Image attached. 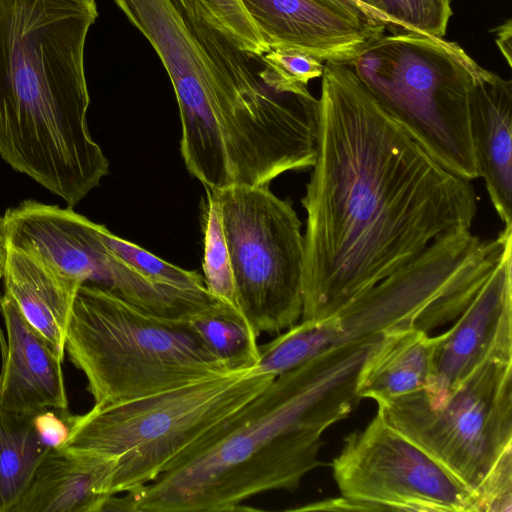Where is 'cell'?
I'll use <instances>...</instances> for the list:
<instances>
[{
    "label": "cell",
    "instance_id": "cell-16",
    "mask_svg": "<svg viewBox=\"0 0 512 512\" xmlns=\"http://www.w3.org/2000/svg\"><path fill=\"white\" fill-rule=\"evenodd\" d=\"M4 292L64 358L74 300L82 283L38 253L7 243Z\"/></svg>",
    "mask_w": 512,
    "mask_h": 512
},
{
    "label": "cell",
    "instance_id": "cell-26",
    "mask_svg": "<svg viewBox=\"0 0 512 512\" xmlns=\"http://www.w3.org/2000/svg\"><path fill=\"white\" fill-rule=\"evenodd\" d=\"M479 512L512 511V452L489 473L477 495Z\"/></svg>",
    "mask_w": 512,
    "mask_h": 512
},
{
    "label": "cell",
    "instance_id": "cell-13",
    "mask_svg": "<svg viewBox=\"0 0 512 512\" xmlns=\"http://www.w3.org/2000/svg\"><path fill=\"white\" fill-rule=\"evenodd\" d=\"M1 314L6 335L0 329V405L15 412H68L63 358L4 291Z\"/></svg>",
    "mask_w": 512,
    "mask_h": 512
},
{
    "label": "cell",
    "instance_id": "cell-15",
    "mask_svg": "<svg viewBox=\"0 0 512 512\" xmlns=\"http://www.w3.org/2000/svg\"><path fill=\"white\" fill-rule=\"evenodd\" d=\"M479 177L504 227H512V81L482 68L470 99Z\"/></svg>",
    "mask_w": 512,
    "mask_h": 512
},
{
    "label": "cell",
    "instance_id": "cell-27",
    "mask_svg": "<svg viewBox=\"0 0 512 512\" xmlns=\"http://www.w3.org/2000/svg\"><path fill=\"white\" fill-rule=\"evenodd\" d=\"M496 44L505 57L509 67L512 65V20L507 19L501 26L495 29Z\"/></svg>",
    "mask_w": 512,
    "mask_h": 512
},
{
    "label": "cell",
    "instance_id": "cell-11",
    "mask_svg": "<svg viewBox=\"0 0 512 512\" xmlns=\"http://www.w3.org/2000/svg\"><path fill=\"white\" fill-rule=\"evenodd\" d=\"M512 348V238L454 325L438 335L425 392L442 405L494 351Z\"/></svg>",
    "mask_w": 512,
    "mask_h": 512
},
{
    "label": "cell",
    "instance_id": "cell-21",
    "mask_svg": "<svg viewBox=\"0 0 512 512\" xmlns=\"http://www.w3.org/2000/svg\"><path fill=\"white\" fill-rule=\"evenodd\" d=\"M201 214L203 232L202 268L206 289L216 300L239 310L229 250L222 226L220 206L210 189H206Z\"/></svg>",
    "mask_w": 512,
    "mask_h": 512
},
{
    "label": "cell",
    "instance_id": "cell-24",
    "mask_svg": "<svg viewBox=\"0 0 512 512\" xmlns=\"http://www.w3.org/2000/svg\"><path fill=\"white\" fill-rule=\"evenodd\" d=\"M260 61L264 68L257 71L259 78L279 92L304 89L310 80L321 77L324 70L321 60L291 47L270 48Z\"/></svg>",
    "mask_w": 512,
    "mask_h": 512
},
{
    "label": "cell",
    "instance_id": "cell-6",
    "mask_svg": "<svg viewBox=\"0 0 512 512\" xmlns=\"http://www.w3.org/2000/svg\"><path fill=\"white\" fill-rule=\"evenodd\" d=\"M347 64L439 164L468 181L479 178L470 99L482 67L459 44L417 33L383 35Z\"/></svg>",
    "mask_w": 512,
    "mask_h": 512
},
{
    "label": "cell",
    "instance_id": "cell-2",
    "mask_svg": "<svg viewBox=\"0 0 512 512\" xmlns=\"http://www.w3.org/2000/svg\"><path fill=\"white\" fill-rule=\"evenodd\" d=\"M382 334L326 350L271 383L183 450L153 482L113 496L111 511L224 512L294 491L322 465L323 433L359 404L356 385Z\"/></svg>",
    "mask_w": 512,
    "mask_h": 512
},
{
    "label": "cell",
    "instance_id": "cell-4",
    "mask_svg": "<svg viewBox=\"0 0 512 512\" xmlns=\"http://www.w3.org/2000/svg\"><path fill=\"white\" fill-rule=\"evenodd\" d=\"M95 0H0V156L75 207L108 174L87 123Z\"/></svg>",
    "mask_w": 512,
    "mask_h": 512
},
{
    "label": "cell",
    "instance_id": "cell-19",
    "mask_svg": "<svg viewBox=\"0 0 512 512\" xmlns=\"http://www.w3.org/2000/svg\"><path fill=\"white\" fill-rule=\"evenodd\" d=\"M188 322L231 372L251 371L257 366L258 336L239 310L217 300Z\"/></svg>",
    "mask_w": 512,
    "mask_h": 512
},
{
    "label": "cell",
    "instance_id": "cell-14",
    "mask_svg": "<svg viewBox=\"0 0 512 512\" xmlns=\"http://www.w3.org/2000/svg\"><path fill=\"white\" fill-rule=\"evenodd\" d=\"M114 467L103 454L54 445L11 512H103Z\"/></svg>",
    "mask_w": 512,
    "mask_h": 512
},
{
    "label": "cell",
    "instance_id": "cell-1",
    "mask_svg": "<svg viewBox=\"0 0 512 512\" xmlns=\"http://www.w3.org/2000/svg\"><path fill=\"white\" fill-rule=\"evenodd\" d=\"M306 211L301 320L336 315L436 238L471 229V181L439 164L347 63L324 65ZM300 320V321H301Z\"/></svg>",
    "mask_w": 512,
    "mask_h": 512
},
{
    "label": "cell",
    "instance_id": "cell-22",
    "mask_svg": "<svg viewBox=\"0 0 512 512\" xmlns=\"http://www.w3.org/2000/svg\"><path fill=\"white\" fill-rule=\"evenodd\" d=\"M386 29L443 38L452 16L450 0H371Z\"/></svg>",
    "mask_w": 512,
    "mask_h": 512
},
{
    "label": "cell",
    "instance_id": "cell-20",
    "mask_svg": "<svg viewBox=\"0 0 512 512\" xmlns=\"http://www.w3.org/2000/svg\"><path fill=\"white\" fill-rule=\"evenodd\" d=\"M345 341L348 339L337 315L301 320L259 346V362L253 371L277 376Z\"/></svg>",
    "mask_w": 512,
    "mask_h": 512
},
{
    "label": "cell",
    "instance_id": "cell-28",
    "mask_svg": "<svg viewBox=\"0 0 512 512\" xmlns=\"http://www.w3.org/2000/svg\"><path fill=\"white\" fill-rule=\"evenodd\" d=\"M6 253H7V238H6V233H5L3 216L0 215V281L3 278V270H4ZM2 296H3V292H1V288H0V313H1Z\"/></svg>",
    "mask_w": 512,
    "mask_h": 512
},
{
    "label": "cell",
    "instance_id": "cell-12",
    "mask_svg": "<svg viewBox=\"0 0 512 512\" xmlns=\"http://www.w3.org/2000/svg\"><path fill=\"white\" fill-rule=\"evenodd\" d=\"M269 48L291 47L349 63L385 26L344 0H240Z\"/></svg>",
    "mask_w": 512,
    "mask_h": 512
},
{
    "label": "cell",
    "instance_id": "cell-17",
    "mask_svg": "<svg viewBox=\"0 0 512 512\" xmlns=\"http://www.w3.org/2000/svg\"><path fill=\"white\" fill-rule=\"evenodd\" d=\"M437 336L408 328L390 332L365 361L357 380V395L376 402L425 389Z\"/></svg>",
    "mask_w": 512,
    "mask_h": 512
},
{
    "label": "cell",
    "instance_id": "cell-9",
    "mask_svg": "<svg viewBox=\"0 0 512 512\" xmlns=\"http://www.w3.org/2000/svg\"><path fill=\"white\" fill-rule=\"evenodd\" d=\"M221 211L239 310L255 334H279L303 312L304 235L288 199L268 186L210 189Z\"/></svg>",
    "mask_w": 512,
    "mask_h": 512
},
{
    "label": "cell",
    "instance_id": "cell-8",
    "mask_svg": "<svg viewBox=\"0 0 512 512\" xmlns=\"http://www.w3.org/2000/svg\"><path fill=\"white\" fill-rule=\"evenodd\" d=\"M377 404L389 425L476 497L496 464L512 452V348L494 351L438 407L431 406L425 389Z\"/></svg>",
    "mask_w": 512,
    "mask_h": 512
},
{
    "label": "cell",
    "instance_id": "cell-5",
    "mask_svg": "<svg viewBox=\"0 0 512 512\" xmlns=\"http://www.w3.org/2000/svg\"><path fill=\"white\" fill-rule=\"evenodd\" d=\"M65 351L96 405H111L231 372L188 319L147 313L99 286L76 294Z\"/></svg>",
    "mask_w": 512,
    "mask_h": 512
},
{
    "label": "cell",
    "instance_id": "cell-7",
    "mask_svg": "<svg viewBox=\"0 0 512 512\" xmlns=\"http://www.w3.org/2000/svg\"><path fill=\"white\" fill-rule=\"evenodd\" d=\"M275 377L233 372L133 401L95 404L85 414L67 415L59 445L113 458L109 494L133 491L156 480L183 450Z\"/></svg>",
    "mask_w": 512,
    "mask_h": 512
},
{
    "label": "cell",
    "instance_id": "cell-3",
    "mask_svg": "<svg viewBox=\"0 0 512 512\" xmlns=\"http://www.w3.org/2000/svg\"><path fill=\"white\" fill-rule=\"evenodd\" d=\"M160 58L175 92L180 152L201 183L247 182L299 142L303 92L269 88L200 0H114Z\"/></svg>",
    "mask_w": 512,
    "mask_h": 512
},
{
    "label": "cell",
    "instance_id": "cell-18",
    "mask_svg": "<svg viewBox=\"0 0 512 512\" xmlns=\"http://www.w3.org/2000/svg\"><path fill=\"white\" fill-rule=\"evenodd\" d=\"M52 412H15L0 405V512L12 511L42 457L58 444Z\"/></svg>",
    "mask_w": 512,
    "mask_h": 512
},
{
    "label": "cell",
    "instance_id": "cell-10",
    "mask_svg": "<svg viewBox=\"0 0 512 512\" xmlns=\"http://www.w3.org/2000/svg\"><path fill=\"white\" fill-rule=\"evenodd\" d=\"M337 511L479 512L473 492L377 412L331 462Z\"/></svg>",
    "mask_w": 512,
    "mask_h": 512
},
{
    "label": "cell",
    "instance_id": "cell-23",
    "mask_svg": "<svg viewBox=\"0 0 512 512\" xmlns=\"http://www.w3.org/2000/svg\"><path fill=\"white\" fill-rule=\"evenodd\" d=\"M103 238L118 257L151 281L187 292L207 291L204 278L198 272L163 260L135 243L111 233L106 226Z\"/></svg>",
    "mask_w": 512,
    "mask_h": 512
},
{
    "label": "cell",
    "instance_id": "cell-25",
    "mask_svg": "<svg viewBox=\"0 0 512 512\" xmlns=\"http://www.w3.org/2000/svg\"><path fill=\"white\" fill-rule=\"evenodd\" d=\"M240 50L260 59L270 48L240 0H200Z\"/></svg>",
    "mask_w": 512,
    "mask_h": 512
}]
</instances>
